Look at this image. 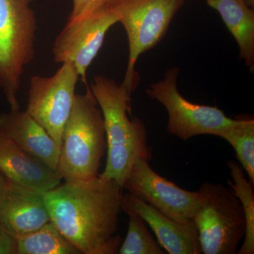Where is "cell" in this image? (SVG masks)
<instances>
[{
	"label": "cell",
	"mask_w": 254,
	"mask_h": 254,
	"mask_svg": "<svg viewBox=\"0 0 254 254\" xmlns=\"http://www.w3.org/2000/svg\"><path fill=\"white\" fill-rule=\"evenodd\" d=\"M78 79L74 66L63 63L53 76H34L30 81L26 112L48 131L60 148Z\"/></svg>",
	"instance_id": "8"
},
{
	"label": "cell",
	"mask_w": 254,
	"mask_h": 254,
	"mask_svg": "<svg viewBox=\"0 0 254 254\" xmlns=\"http://www.w3.org/2000/svg\"><path fill=\"white\" fill-rule=\"evenodd\" d=\"M245 1V4L247 5V6H250L252 9H254V0H243Z\"/></svg>",
	"instance_id": "23"
},
{
	"label": "cell",
	"mask_w": 254,
	"mask_h": 254,
	"mask_svg": "<svg viewBox=\"0 0 254 254\" xmlns=\"http://www.w3.org/2000/svg\"><path fill=\"white\" fill-rule=\"evenodd\" d=\"M36 1L0 0V91L11 110H20L21 78L34 59L38 23L31 4Z\"/></svg>",
	"instance_id": "4"
},
{
	"label": "cell",
	"mask_w": 254,
	"mask_h": 254,
	"mask_svg": "<svg viewBox=\"0 0 254 254\" xmlns=\"http://www.w3.org/2000/svg\"><path fill=\"white\" fill-rule=\"evenodd\" d=\"M185 0H115L118 22L126 31L129 56L124 86L133 92L138 83L135 64L140 55L158 44Z\"/></svg>",
	"instance_id": "6"
},
{
	"label": "cell",
	"mask_w": 254,
	"mask_h": 254,
	"mask_svg": "<svg viewBox=\"0 0 254 254\" xmlns=\"http://www.w3.org/2000/svg\"><path fill=\"white\" fill-rule=\"evenodd\" d=\"M0 173L11 183L43 194L58 186L62 180L56 170L1 134Z\"/></svg>",
	"instance_id": "13"
},
{
	"label": "cell",
	"mask_w": 254,
	"mask_h": 254,
	"mask_svg": "<svg viewBox=\"0 0 254 254\" xmlns=\"http://www.w3.org/2000/svg\"><path fill=\"white\" fill-rule=\"evenodd\" d=\"M128 215V231L120 245L121 254H164L166 253L148 230L145 220L136 213L126 212Z\"/></svg>",
	"instance_id": "19"
},
{
	"label": "cell",
	"mask_w": 254,
	"mask_h": 254,
	"mask_svg": "<svg viewBox=\"0 0 254 254\" xmlns=\"http://www.w3.org/2000/svg\"><path fill=\"white\" fill-rule=\"evenodd\" d=\"M226 140L235 150L239 163L254 185V120L239 119L220 130L217 135Z\"/></svg>",
	"instance_id": "18"
},
{
	"label": "cell",
	"mask_w": 254,
	"mask_h": 254,
	"mask_svg": "<svg viewBox=\"0 0 254 254\" xmlns=\"http://www.w3.org/2000/svg\"><path fill=\"white\" fill-rule=\"evenodd\" d=\"M0 254H16V240L0 225Z\"/></svg>",
	"instance_id": "21"
},
{
	"label": "cell",
	"mask_w": 254,
	"mask_h": 254,
	"mask_svg": "<svg viewBox=\"0 0 254 254\" xmlns=\"http://www.w3.org/2000/svg\"><path fill=\"white\" fill-rule=\"evenodd\" d=\"M199 208L193 218L204 254H236L246 232L240 200L230 187L204 182L198 190Z\"/></svg>",
	"instance_id": "5"
},
{
	"label": "cell",
	"mask_w": 254,
	"mask_h": 254,
	"mask_svg": "<svg viewBox=\"0 0 254 254\" xmlns=\"http://www.w3.org/2000/svg\"><path fill=\"white\" fill-rule=\"evenodd\" d=\"M115 0H73V8L68 20L82 17L95 10L111 4Z\"/></svg>",
	"instance_id": "20"
},
{
	"label": "cell",
	"mask_w": 254,
	"mask_h": 254,
	"mask_svg": "<svg viewBox=\"0 0 254 254\" xmlns=\"http://www.w3.org/2000/svg\"><path fill=\"white\" fill-rule=\"evenodd\" d=\"M16 240V254H79L52 222Z\"/></svg>",
	"instance_id": "16"
},
{
	"label": "cell",
	"mask_w": 254,
	"mask_h": 254,
	"mask_svg": "<svg viewBox=\"0 0 254 254\" xmlns=\"http://www.w3.org/2000/svg\"><path fill=\"white\" fill-rule=\"evenodd\" d=\"M0 134L57 171L60 148L26 110L0 113Z\"/></svg>",
	"instance_id": "14"
},
{
	"label": "cell",
	"mask_w": 254,
	"mask_h": 254,
	"mask_svg": "<svg viewBox=\"0 0 254 254\" xmlns=\"http://www.w3.org/2000/svg\"><path fill=\"white\" fill-rule=\"evenodd\" d=\"M123 189L165 216L180 223L193 221L199 208L198 190L190 191L180 188L155 173L149 162L143 159L133 164Z\"/></svg>",
	"instance_id": "10"
},
{
	"label": "cell",
	"mask_w": 254,
	"mask_h": 254,
	"mask_svg": "<svg viewBox=\"0 0 254 254\" xmlns=\"http://www.w3.org/2000/svg\"><path fill=\"white\" fill-rule=\"evenodd\" d=\"M116 23L118 16L113 1L86 16L68 20L55 39L54 61L73 64L86 89L90 88L87 70L103 46L107 32Z\"/></svg>",
	"instance_id": "9"
},
{
	"label": "cell",
	"mask_w": 254,
	"mask_h": 254,
	"mask_svg": "<svg viewBox=\"0 0 254 254\" xmlns=\"http://www.w3.org/2000/svg\"><path fill=\"white\" fill-rule=\"evenodd\" d=\"M6 180L4 177L0 173V195L2 192L3 189H4L5 184H6Z\"/></svg>",
	"instance_id": "22"
},
{
	"label": "cell",
	"mask_w": 254,
	"mask_h": 254,
	"mask_svg": "<svg viewBox=\"0 0 254 254\" xmlns=\"http://www.w3.org/2000/svg\"><path fill=\"white\" fill-rule=\"evenodd\" d=\"M90 89L103 114L106 133L107 163L98 176L115 180L123 189L133 164L140 159H151L146 128L141 119L130 120L133 92L123 83L96 75Z\"/></svg>",
	"instance_id": "2"
},
{
	"label": "cell",
	"mask_w": 254,
	"mask_h": 254,
	"mask_svg": "<svg viewBox=\"0 0 254 254\" xmlns=\"http://www.w3.org/2000/svg\"><path fill=\"white\" fill-rule=\"evenodd\" d=\"M216 10L240 48V60H244L251 73L254 71V12L243 0H205Z\"/></svg>",
	"instance_id": "15"
},
{
	"label": "cell",
	"mask_w": 254,
	"mask_h": 254,
	"mask_svg": "<svg viewBox=\"0 0 254 254\" xmlns=\"http://www.w3.org/2000/svg\"><path fill=\"white\" fill-rule=\"evenodd\" d=\"M122 209L141 216L154 232L163 250L170 254H200L201 247L193 221L180 223L129 193L124 195Z\"/></svg>",
	"instance_id": "12"
},
{
	"label": "cell",
	"mask_w": 254,
	"mask_h": 254,
	"mask_svg": "<svg viewBox=\"0 0 254 254\" xmlns=\"http://www.w3.org/2000/svg\"><path fill=\"white\" fill-rule=\"evenodd\" d=\"M51 222L44 194L6 180L0 195V225L14 239Z\"/></svg>",
	"instance_id": "11"
},
{
	"label": "cell",
	"mask_w": 254,
	"mask_h": 254,
	"mask_svg": "<svg viewBox=\"0 0 254 254\" xmlns=\"http://www.w3.org/2000/svg\"><path fill=\"white\" fill-rule=\"evenodd\" d=\"M76 95L72 110L64 128L57 172L64 181H87L99 175L107 149L104 119L87 88Z\"/></svg>",
	"instance_id": "3"
},
{
	"label": "cell",
	"mask_w": 254,
	"mask_h": 254,
	"mask_svg": "<svg viewBox=\"0 0 254 254\" xmlns=\"http://www.w3.org/2000/svg\"><path fill=\"white\" fill-rule=\"evenodd\" d=\"M230 176L227 185L231 187L240 200L246 219V232L243 243L237 254H254V185L246 177L243 168L235 160L227 162Z\"/></svg>",
	"instance_id": "17"
},
{
	"label": "cell",
	"mask_w": 254,
	"mask_h": 254,
	"mask_svg": "<svg viewBox=\"0 0 254 254\" xmlns=\"http://www.w3.org/2000/svg\"><path fill=\"white\" fill-rule=\"evenodd\" d=\"M180 68H169L163 80L150 85L146 94L165 107L168 114L167 130L173 136L183 140L199 135L217 136L219 131L233 123L217 107L190 103L184 98L177 88Z\"/></svg>",
	"instance_id": "7"
},
{
	"label": "cell",
	"mask_w": 254,
	"mask_h": 254,
	"mask_svg": "<svg viewBox=\"0 0 254 254\" xmlns=\"http://www.w3.org/2000/svg\"><path fill=\"white\" fill-rule=\"evenodd\" d=\"M123 190L99 176L64 181L44 193L51 222L83 254L118 253L123 239L116 232Z\"/></svg>",
	"instance_id": "1"
}]
</instances>
